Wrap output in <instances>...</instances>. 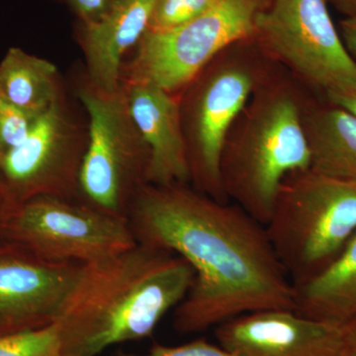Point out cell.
Masks as SVG:
<instances>
[{"label": "cell", "instance_id": "1", "mask_svg": "<svg viewBox=\"0 0 356 356\" xmlns=\"http://www.w3.org/2000/svg\"><path fill=\"white\" fill-rule=\"evenodd\" d=\"M128 221L138 243L179 255L195 273L175 309L179 334L252 312L295 311L294 286L266 228L236 204L220 202L191 184H147L136 194Z\"/></svg>", "mask_w": 356, "mask_h": 356}, {"label": "cell", "instance_id": "2", "mask_svg": "<svg viewBox=\"0 0 356 356\" xmlns=\"http://www.w3.org/2000/svg\"><path fill=\"white\" fill-rule=\"evenodd\" d=\"M193 269L170 250L138 243L103 261L83 264L58 317L63 355L96 356L151 336L193 284Z\"/></svg>", "mask_w": 356, "mask_h": 356}, {"label": "cell", "instance_id": "3", "mask_svg": "<svg viewBox=\"0 0 356 356\" xmlns=\"http://www.w3.org/2000/svg\"><path fill=\"white\" fill-rule=\"evenodd\" d=\"M312 95L280 65L254 91L225 140L220 159L225 194L262 226L282 180L310 168L303 112Z\"/></svg>", "mask_w": 356, "mask_h": 356}, {"label": "cell", "instance_id": "4", "mask_svg": "<svg viewBox=\"0 0 356 356\" xmlns=\"http://www.w3.org/2000/svg\"><path fill=\"white\" fill-rule=\"evenodd\" d=\"M280 65L252 37L218 54L178 93L191 185L196 191L229 202L220 177L225 140L254 91Z\"/></svg>", "mask_w": 356, "mask_h": 356}, {"label": "cell", "instance_id": "5", "mask_svg": "<svg viewBox=\"0 0 356 356\" xmlns=\"http://www.w3.org/2000/svg\"><path fill=\"white\" fill-rule=\"evenodd\" d=\"M293 286L336 259L356 232V182L308 168L281 182L266 226Z\"/></svg>", "mask_w": 356, "mask_h": 356}, {"label": "cell", "instance_id": "6", "mask_svg": "<svg viewBox=\"0 0 356 356\" xmlns=\"http://www.w3.org/2000/svg\"><path fill=\"white\" fill-rule=\"evenodd\" d=\"M74 95L88 119L79 193L84 202L128 220L138 191L147 184L151 152L134 121L122 84L107 91L81 74Z\"/></svg>", "mask_w": 356, "mask_h": 356}, {"label": "cell", "instance_id": "7", "mask_svg": "<svg viewBox=\"0 0 356 356\" xmlns=\"http://www.w3.org/2000/svg\"><path fill=\"white\" fill-rule=\"evenodd\" d=\"M270 0H217L195 19L145 33L123 63L120 83H149L178 95L218 54L254 36Z\"/></svg>", "mask_w": 356, "mask_h": 356}, {"label": "cell", "instance_id": "8", "mask_svg": "<svg viewBox=\"0 0 356 356\" xmlns=\"http://www.w3.org/2000/svg\"><path fill=\"white\" fill-rule=\"evenodd\" d=\"M261 50L316 95L356 88V63L325 0H270L254 36Z\"/></svg>", "mask_w": 356, "mask_h": 356}, {"label": "cell", "instance_id": "9", "mask_svg": "<svg viewBox=\"0 0 356 356\" xmlns=\"http://www.w3.org/2000/svg\"><path fill=\"white\" fill-rule=\"evenodd\" d=\"M0 238L51 262L89 264L126 252L138 242L125 218L83 200L40 196L7 212Z\"/></svg>", "mask_w": 356, "mask_h": 356}, {"label": "cell", "instance_id": "10", "mask_svg": "<svg viewBox=\"0 0 356 356\" xmlns=\"http://www.w3.org/2000/svg\"><path fill=\"white\" fill-rule=\"evenodd\" d=\"M88 143V116L74 109L65 92L0 161V195L7 212L40 196L79 200Z\"/></svg>", "mask_w": 356, "mask_h": 356}, {"label": "cell", "instance_id": "11", "mask_svg": "<svg viewBox=\"0 0 356 356\" xmlns=\"http://www.w3.org/2000/svg\"><path fill=\"white\" fill-rule=\"evenodd\" d=\"M83 266L44 261L0 238V334L57 322Z\"/></svg>", "mask_w": 356, "mask_h": 356}, {"label": "cell", "instance_id": "12", "mask_svg": "<svg viewBox=\"0 0 356 356\" xmlns=\"http://www.w3.org/2000/svg\"><path fill=\"white\" fill-rule=\"evenodd\" d=\"M219 346L234 356H341V325L293 310L243 314L218 325Z\"/></svg>", "mask_w": 356, "mask_h": 356}, {"label": "cell", "instance_id": "13", "mask_svg": "<svg viewBox=\"0 0 356 356\" xmlns=\"http://www.w3.org/2000/svg\"><path fill=\"white\" fill-rule=\"evenodd\" d=\"M135 123L151 152L147 184H191L179 96L149 83H120Z\"/></svg>", "mask_w": 356, "mask_h": 356}, {"label": "cell", "instance_id": "14", "mask_svg": "<svg viewBox=\"0 0 356 356\" xmlns=\"http://www.w3.org/2000/svg\"><path fill=\"white\" fill-rule=\"evenodd\" d=\"M156 0H118L102 20L77 26L86 76L107 91L120 88L124 60L149 27Z\"/></svg>", "mask_w": 356, "mask_h": 356}, {"label": "cell", "instance_id": "15", "mask_svg": "<svg viewBox=\"0 0 356 356\" xmlns=\"http://www.w3.org/2000/svg\"><path fill=\"white\" fill-rule=\"evenodd\" d=\"M303 126L311 170L356 182V115L314 93L304 108Z\"/></svg>", "mask_w": 356, "mask_h": 356}, {"label": "cell", "instance_id": "16", "mask_svg": "<svg viewBox=\"0 0 356 356\" xmlns=\"http://www.w3.org/2000/svg\"><path fill=\"white\" fill-rule=\"evenodd\" d=\"M295 312L343 325L356 318V232L334 261L294 286Z\"/></svg>", "mask_w": 356, "mask_h": 356}, {"label": "cell", "instance_id": "17", "mask_svg": "<svg viewBox=\"0 0 356 356\" xmlns=\"http://www.w3.org/2000/svg\"><path fill=\"white\" fill-rule=\"evenodd\" d=\"M65 93L57 67L22 49H9L0 60V97L39 117Z\"/></svg>", "mask_w": 356, "mask_h": 356}, {"label": "cell", "instance_id": "18", "mask_svg": "<svg viewBox=\"0 0 356 356\" xmlns=\"http://www.w3.org/2000/svg\"><path fill=\"white\" fill-rule=\"evenodd\" d=\"M63 346L62 331L57 323L0 334V356H62Z\"/></svg>", "mask_w": 356, "mask_h": 356}, {"label": "cell", "instance_id": "19", "mask_svg": "<svg viewBox=\"0 0 356 356\" xmlns=\"http://www.w3.org/2000/svg\"><path fill=\"white\" fill-rule=\"evenodd\" d=\"M217 0H156L147 31L166 32L191 22Z\"/></svg>", "mask_w": 356, "mask_h": 356}, {"label": "cell", "instance_id": "20", "mask_svg": "<svg viewBox=\"0 0 356 356\" xmlns=\"http://www.w3.org/2000/svg\"><path fill=\"white\" fill-rule=\"evenodd\" d=\"M37 119L0 97V161L27 138Z\"/></svg>", "mask_w": 356, "mask_h": 356}, {"label": "cell", "instance_id": "21", "mask_svg": "<svg viewBox=\"0 0 356 356\" xmlns=\"http://www.w3.org/2000/svg\"><path fill=\"white\" fill-rule=\"evenodd\" d=\"M122 356H234L221 346L210 343L206 339H199L191 343L178 346H165L154 344L145 355H124Z\"/></svg>", "mask_w": 356, "mask_h": 356}, {"label": "cell", "instance_id": "22", "mask_svg": "<svg viewBox=\"0 0 356 356\" xmlns=\"http://www.w3.org/2000/svg\"><path fill=\"white\" fill-rule=\"evenodd\" d=\"M65 2L76 16L79 24L90 25L102 20L118 0H65Z\"/></svg>", "mask_w": 356, "mask_h": 356}, {"label": "cell", "instance_id": "23", "mask_svg": "<svg viewBox=\"0 0 356 356\" xmlns=\"http://www.w3.org/2000/svg\"><path fill=\"white\" fill-rule=\"evenodd\" d=\"M339 34L346 50L356 63V16L346 17L341 21Z\"/></svg>", "mask_w": 356, "mask_h": 356}, {"label": "cell", "instance_id": "24", "mask_svg": "<svg viewBox=\"0 0 356 356\" xmlns=\"http://www.w3.org/2000/svg\"><path fill=\"white\" fill-rule=\"evenodd\" d=\"M343 343L341 356H356V318L341 325Z\"/></svg>", "mask_w": 356, "mask_h": 356}, {"label": "cell", "instance_id": "25", "mask_svg": "<svg viewBox=\"0 0 356 356\" xmlns=\"http://www.w3.org/2000/svg\"><path fill=\"white\" fill-rule=\"evenodd\" d=\"M325 98L337 105H341L356 115V88L346 89V90L332 93V95L325 96Z\"/></svg>", "mask_w": 356, "mask_h": 356}, {"label": "cell", "instance_id": "26", "mask_svg": "<svg viewBox=\"0 0 356 356\" xmlns=\"http://www.w3.org/2000/svg\"><path fill=\"white\" fill-rule=\"evenodd\" d=\"M346 17L356 16V0H325Z\"/></svg>", "mask_w": 356, "mask_h": 356}, {"label": "cell", "instance_id": "27", "mask_svg": "<svg viewBox=\"0 0 356 356\" xmlns=\"http://www.w3.org/2000/svg\"><path fill=\"white\" fill-rule=\"evenodd\" d=\"M7 214V209L6 204L3 202L1 195H0V226H1L2 222H3L4 218Z\"/></svg>", "mask_w": 356, "mask_h": 356}, {"label": "cell", "instance_id": "28", "mask_svg": "<svg viewBox=\"0 0 356 356\" xmlns=\"http://www.w3.org/2000/svg\"><path fill=\"white\" fill-rule=\"evenodd\" d=\"M62 356H70V355H63Z\"/></svg>", "mask_w": 356, "mask_h": 356}]
</instances>
